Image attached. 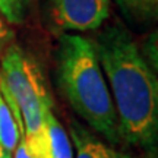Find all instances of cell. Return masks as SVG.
Instances as JSON below:
<instances>
[{
  "instance_id": "6da1fadb",
  "label": "cell",
  "mask_w": 158,
  "mask_h": 158,
  "mask_svg": "<svg viewBox=\"0 0 158 158\" xmlns=\"http://www.w3.org/2000/svg\"><path fill=\"white\" fill-rule=\"evenodd\" d=\"M106 76L122 139L154 151L158 138V81L129 31L108 25L92 41Z\"/></svg>"
},
{
  "instance_id": "7a4b0ae2",
  "label": "cell",
  "mask_w": 158,
  "mask_h": 158,
  "mask_svg": "<svg viewBox=\"0 0 158 158\" xmlns=\"http://www.w3.org/2000/svg\"><path fill=\"white\" fill-rule=\"evenodd\" d=\"M57 82L75 111L111 143L122 141L106 76L91 40L60 34L56 51Z\"/></svg>"
},
{
  "instance_id": "3957f363",
  "label": "cell",
  "mask_w": 158,
  "mask_h": 158,
  "mask_svg": "<svg viewBox=\"0 0 158 158\" xmlns=\"http://www.w3.org/2000/svg\"><path fill=\"white\" fill-rule=\"evenodd\" d=\"M0 92L15 116L31 154L34 158H47L44 111L53 107V100L38 63L19 45L10 44L3 51Z\"/></svg>"
},
{
  "instance_id": "277c9868",
  "label": "cell",
  "mask_w": 158,
  "mask_h": 158,
  "mask_svg": "<svg viewBox=\"0 0 158 158\" xmlns=\"http://www.w3.org/2000/svg\"><path fill=\"white\" fill-rule=\"evenodd\" d=\"M45 25L57 34L95 31L110 13V0H41Z\"/></svg>"
},
{
  "instance_id": "5b68a950",
  "label": "cell",
  "mask_w": 158,
  "mask_h": 158,
  "mask_svg": "<svg viewBox=\"0 0 158 158\" xmlns=\"http://www.w3.org/2000/svg\"><path fill=\"white\" fill-rule=\"evenodd\" d=\"M44 142L47 158H75L73 145L53 107L44 111Z\"/></svg>"
},
{
  "instance_id": "8992f818",
  "label": "cell",
  "mask_w": 158,
  "mask_h": 158,
  "mask_svg": "<svg viewBox=\"0 0 158 158\" xmlns=\"http://www.w3.org/2000/svg\"><path fill=\"white\" fill-rule=\"evenodd\" d=\"M70 135L73 139L72 145L75 148V158H133L107 145L82 127L73 126Z\"/></svg>"
},
{
  "instance_id": "52a82bcc",
  "label": "cell",
  "mask_w": 158,
  "mask_h": 158,
  "mask_svg": "<svg viewBox=\"0 0 158 158\" xmlns=\"http://www.w3.org/2000/svg\"><path fill=\"white\" fill-rule=\"evenodd\" d=\"M124 16L136 23H147L157 18L158 0H114Z\"/></svg>"
},
{
  "instance_id": "ba28073f",
  "label": "cell",
  "mask_w": 158,
  "mask_h": 158,
  "mask_svg": "<svg viewBox=\"0 0 158 158\" xmlns=\"http://www.w3.org/2000/svg\"><path fill=\"white\" fill-rule=\"evenodd\" d=\"M31 0H0V13L13 25H21L27 19Z\"/></svg>"
},
{
  "instance_id": "9c48e42d",
  "label": "cell",
  "mask_w": 158,
  "mask_h": 158,
  "mask_svg": "<svg viewBox=\"0 0 158 158\" xmlns=\"http://www.w3.org/2000/svg\"><path fill=\"white\" fill-rule=\"evenodd\" d=\"M12 38H13V32L9 27V22L0 13V54L10 45Z\"/></svg>"
},
{
  "instance_id": "30bf717a",
  "label": "cell",
  "mask_w": 158,
  "mask_h": 158,
  "mask_svg": "<svg viewBox=\"0 0 158 158\" xmlns=\"http://www.w3.org/2000/svg\"><path fill=\"white\" fill-rule=\"evenodd\" d=\"M13 158H34V155L29 151L23 136H21L19 141H18V145L15 148V151H13Z\"/></svg>"
},
{
  "instance_id": "8fae6325",
  "label": "cell",
  "mask_w": 158,
  "mask_h": 158,
  "mask_svg": "<svg viewBox=\"0 0 158 158\" xmlns=\"http://www.w3.org/2000/svg\"><path fill=\"white\" fill-rule=\"evenodd\" d=\"M0 158H12V152H9L6 148L0 145Z\"/></svg>"
},
{
  "instance_id": "7c38bea8",
  "label": "cell",
  "mask_w": 158,
  "mask_h": 158,
  "mask_svg": "<svg viewBox=\"0 0 158 158\" xmlns=\"http://www.w3.org/2000/svg\"><path fill=\"white\" fill-rule=\"evenodd\" d=\"M149 158H155V157H149Z\"/></svg>"
}]
</instances>
